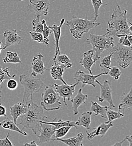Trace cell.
I'll return each instance as SVG.
<instances>
[{
	"label": "cell",
	"instance_id": "obj_13",
	"mask_svg": "<svg viewBox=\"0 0 132 146\" xmlns=\"http://www.w3.org/2000/svg\"><path fill=\"white\" fill-rule=\"evenodd\" d=\"M39 123H40L41 129L40 134L37 136L39 139V143L40 145L50 142L51 137L55 133L56 129L53 125L47 124L44 121H39Z\"/></svg>",
	"mask_w": 132,
	"mask_h": 146
},
{
	"label": "cell",
	"instance_id": "obj_39",
	"mask_svg": "<svg viewBox=\"0 0 132 146\" xmlns=\"http://www.w3.org/2000/svg\"><path fill=\"white\" fill-rule=\"evenodd\" d=\"M18 86V82L13 78L9 79L7 83V87L10 90H15Z\"/></svg>",
	"mask_w": 132,
	"mask_h": 146
},
{
	"label": "cell",
	"instance_id": "obj_15",
	"mask_svg": "<svg viewBox=\"0 0 132 146\" xmlns=\"http://www.w3.org/2000/svg\"><path fill=\"white\" fill-rule=\"evenodd\" d=\"M112 127H113V124L111 121L107 124L105 123L101 124L97 128H94L93 131H92L91 132H88L87 130L86 131L87 139L89 141H91L96 136H98V135H100L102 137H103L105 135V134H106L109 129Z\"/></svg>",
	"mask_w": 132,
	"mask_h": 146
},
{
	"label": "cell",
	"instance_id": "obj_19",
	"mask_svg": "<svg viewBox=\"0 0 132 146\" xmlns=\"http://www.w3.org/2000/svg\"><path fill=\"white\" fill-rule=\"evenodd\" d=\"M65 69L66 68L65 65L54 61V64L52 65L50 69L51 75L54 80H60L62 82L63 84H66L67 83L62 78L63 73Z\"/></svg>",
	"mask_w": 132,
	"mask_h": 146
},
{
	"label": "cell",
	"instance_id": "obj_7",
	"mask_svg": "<svg viewBox=\"0 0 132 146\" xmlns=\"http://www.w3.org/2000/svg\"><path fill=\"white\" fill-rule=\"evenodd\" d=\"M110 53L112 54L111 59L122 68L125 69L132 64V47L123 46L118 43L113 46Z\"/></svg>",
	"mask_w": 132,
	"mask_h": 146
},
{
	"label": "cell",
	"instance_id": "obj_10",
	"mask_svg": "<svg viewBox=\"0 0 132 146\" xmlns=\"http://www.w3.org/2000/svg\"><path fill=\"white\" fill-rule=\"evenodd\" d=\"M79 83L76 82V83L72 85H68L67 84H63L62 85H58L56 83L54 84V87L57 93L58 94L60 97L63 98V102H64L65 106H67L66 99L70 101L72 98L73 94L75 92L76 87Z\"/></svg>",
	"mask_w": 132,
	"mask_h": 146
},
{
	"label": "cell",
	"instance_id": "obj_26",
	"mask_svg": "<svg viewBox=\"0 0 132 146\" xmlns=\"http://www.w3.org/2000/svg\"><path fill=\"white\" fill-rule=\"evenodd\" d=\"M111 57H112V54L110 53V54L107 55L106 56H105L103 57L100 62L99 66L101 69L102 70L103 73H105L106 75L108 74V73L111 68L110 65L111 63Z\"/></svg>",
	"mask_w": 132,
	"mask_h": 146
},
{
	"label": "cell",
	"instance_id": "obj_29",
	"mask_svg": "<svg viewBox=\"0 0 132 146\" xmlns=\"http://www.w3.org/2000/svg\"><path fill=\"white\" fill-rule=\"evenodd\" d=\"M58 63L62 64L65 66L66 69L71 68L73 66V63L71 60L66 55H57L56 58L54 60Z\"/></svg>",
	"mask_w": 132,
	"mask_h": 146
},
{
	"label": "cell",
	"instance_id": "obj_6",
	"mask_svg": "<svg viewBox=\"0 0 132 146\" xmlns=\"http://www.w3.org/2000/svg\"><path fill=\"white\" fill-rule=\"evenodd\" d=\"M60 98L54 86H46L41 95L40 105L43 110L48 111L57 110L61 106Z\"/></svg>",
	"mask_w": 132,
	"mask_h": 146
},
{
	"label": "cell",
	"instance_id": "obj_16",
	"mask_svg": "<svg viewBox=\"0 0 132 146\" xmlns=\"http://www.w3.org/2000/svg\"><path fill=\"white\" fill-rule=\"evenodd\" d=\"M65 21V19L62 18L60 21V24L59 25H57L56 24H54L52 26H48V27L52 30V32L54 35V44L55 46V53L54 57L53 58V61L56 58L57 55H60L61 51L59 47V40L61 33V27L62 25L64 24Z\"/></svg>",
	"mask_w": 132,
	"mask_h": 146
},
{
	"label": "cell",
	"instance_id": "obj_14",
	"mask_svg": "<svg viewBox=\"0 0 132 146\" xmlns=\"http://www.w3.org/2000/svg\"><path fill=\"white\" fill-rule=\"evenodd\" d=\"M43 57V55L39 54L33 57L31 67L32 70L31 75L36 77L38 74L43 75L44 73V71L47 70V68L44 66L43 61L42 60Z\"/></svg>",
	"mask_w": 132,
	"mask_h": 146
},
{
	"label": "cell",
	"instance_id": "obj_18",
	"mask_svg": "<svg viewBox=\"0 0 132 146\" xmlns=\"http://www.w3.org/2000/svg\"><path fill=\"white\" fill-rule=\"evenodd\" d=\"M88 99V95L84 94L82 93V88H80L75 97H74L71 102L72 103V109L74 115H76L78 113V108L79 106L86 102Z\"/></svg>",
	"mask_w": 132,
	"mask_h": 146
},
{
	"label": "cell",
	"instance_id": "obj_24",
	"mask_svg": "<svg viewBox=\"0 0 132 146\" xmlns=\"http://www.w3.org/2000/svg\"><path fill=\"white\" fill-rule=\"evenodd\" d=\"M0 127L5 129L17 131L25 136L27 135V133L26 132L23 131L21 130H20V128H18V126L16 125V124L8 117H7L2 121L0 122Z\"/></svg>",
	"mask_w": 132,
	"mask_h": 146
},
{
	"label": "cell",
	"instance_id": "obj_45",
	"mask_svg": "<svg viewBox=\"0 0 132 146\" xmlns=\"http://www.w3.org/2000/svg\"><path fill=\"white\" fill-rule=\"evenodd\" d=\"M2 42H0V54H1V50H2V47H1V44H2Z\"/></svg>",
	"mask_w": 132,
	"mask_h": 146
},
{
	"label": "cell",
	"instance_id": "obj_47",
	"mask_svg": "<svg viewBox=\"0 0 132 146\" xmlns=\"http://www.w3.org/2000/svg\"><path fill=\"white\" fill-rule=\"evenodd\" d=\"M1 97V94H0V97Z\"/></svg>",
	"mask_w": 132,
	"mask_h": 146
},
{
	"label": "cell",
	"instance_id": "obj_34",
	"mask_svg": "<svg viewBox=\"0 0 132 146\" xmlns=\"http://www.w3.org/2000/svg\"><path fill=\"white\" fill-rule=\"evenodd\" d=\"M32 25L33 32L42 33L43 30V25L42 22L40 21V17L37 16V18L32 20Z\"/></svg>",
	"mask_w": 132,
	"mask_h": 146
},
{
	"label": "cell",
	"instance_id": "obj_40",
	"mask_svg": "<svg viewBox=\"0 0 132 146\" xmlns=\"http://www.w3.org/2000/svg\"><path fill=\"white\" fill-rule=\"evenodd\" d=\"M10 134V130L9 131L5 138L0 139V146H13L14 144L9 139V137Z\"/></svg>",
	"mask_w": 132,
	"mask_h": 146
},
{
	"label": "cell",
	"instance_id": "obj_22",
	"mask_svg": "<svg viewBox=\"0 0 132 146\" xmlns=\"http://www.w3.org/2000/svg\"><path fill=\"white\" fill-rule=\"evenodd\" d=\"M119 112H124L125 109L132 110V91L131 89L128 93H124L121 97V103L118 106Z\"/></svg>",
	"mask_w": 132,
	"mask_h": 146
},
{
	"label": "cell",
	"instance_id": "obj_36",
	"mask_svg": "<svg viewBox=\"0 0 132 146\" xmlns=\"http://www.w3.org/2000/svg\"><path fill=\"white\" fill-rule=\"evenodd\" d=\"M108 74L112 76L115 80H118L121 75V73L118 67L113 66L110 68Z\"/></svg>",
	"mask_w": 132,
	"mask_h": 146
},
{
	"label": "cell",
	"instance_id": "obj_23",
	"mask_svg": "<svg viewBox=\"0 0 132 146\" xmlns=\"http://www.w3.org/2000/svg\"><path fill=\"white\" fill-rule=\"evenodd\" d=\"M92 112L87 111L82 113L78 120L76 122V126H82L86 128L87 130L90 129V124L91 123Z\"/></svg>",
	"mask_w": 132,
	"mask_h": 146
},
{
	"label": "cell",
	"instance_id": "obj_8",
	"mask_svg": "<svg viewBox=\"0 0 132 146\" xmlns=\"http://www.w3.org/2000/svg\"><path fill=\"white\" fill-rule=\"evenodd\" d=\"M50 6V0H29L27 10L29 13L40 17L47 15Z\"/></svg>",
	"mask_w": 132,
	"mask_h": 146
},
{
	"label": "cell",
	"instance_id": "obj_20",
	"mask_svg": "<svg viewBox=\"0 0 132 146\" xmlns=\"http://www.w3.org/2000/svg\"><path fill=\"white\" fill-rule=\"evenodd\" d=\"M84 139V134L83 133H79L75 137L68 139L55 138L51 139L50 141H58L61 142L67 146H83V140Z\"/></svg>",
	"mask_w": 132,
	"mask_h": 146
},
{
	"label": "cell",
	"instance_id": "obj_42",
	"mask_svg": "<svg viewBox=\"0 0 132 146\" xmlns=\"http://www.w3.org/2000/svg\"><path fill=\"white\" fill-rule=\"evenodd\" d=\"M126 140H128V142H129V146H132V136L131 135H128L126 137Z\"/></svg>",
	"mask_w": 132,
	"mask_h": 146
},
{
	"label": "cell",
	"instance_id": "obj_43",
	"mask_svg": "<svg viewBox=\"0 0 132 146\" xmlns=\"http://www.w3.org/2000/svg\"><path fill=\"white\" fill-rule=\"evenodd\" d=\"M24 146H37V144L34 141H31L29 143H26L24 144Z\"/></svg>",
	"mask_w": 132,
	"mask_h": 146
},
{
	"label": "cell",
	"instance_id": "obj_11",
	"mask_svg": "<svg viewBox=\"0 0 132 146\" xmlns=\"http://www.w3.org/2000/svg\"><path fill=\"white\" fill-rule=\"evenodd\" d=\"M103 75H106L105 73H101L96 75L92 74H88L80 70L76 72L74 75V79L76 82L82 83V88H84L86 85L92 86L94 87H96V80L97 78Z\"/></svg>",
	"mask_w": 132,
	"mask_h": 146
},
{
	"label": "cell",
	"instance_id": "obj_12",
	"mask_svg": "<svg viewBox=\"0 0 132 146\" xmlns=\"http://www.w3.org/2000/svg\"><path fill=\"white\" fill-rule=\"evenodd\" d=\"M21 31H17L16 29H7L3 33L4 45L2 47V50H5L11 46H14L20 44L22 41V38L18 35Z\"/></svg>",
	"mask_w": 132,
	"mask_h": 146
},
{
	"label": "cell",
	"instance_id": "obj_2",
	"mask_svg": "<svg viewBox=\"0 0 132 146\" xmlns=\"http://www.w3.org/2000/svg\"><path fill=\"white\" fill-rule=\"evenodd\" d=\"M113 10L111 18L108 21L106 34L113 36L132 35V24L127 18V11H123L119 5Z\"/></svg>",
	"mask_w": 132,
	"mask_h": 146
},
{
	"label": "cell",
	"instance_id": "obj_9",
	"mask_svg": "<svg viewBox=\"0 0 132 146\" xmlns=\"http://www.w3.org/2000/svg\"><path fill=\"white\" fill-rule=\"evenodd\" d=\"M96 83H98V84L100 87L101 90V95L98 97V101L100 102H103V101H107L110 106L109 108L113 109L115 108V105L113 104L112 96V90L110 87V82L107 80H105L103 83L101 84L98 80H96Z\"/></svg>",
	"mask_w": 132,
	"mask_h": 146
},
{
	"label": "cell",
	"instance_id": "obj_41",
	"mask_svg": "<svg viewBox=\"0 0 132 146\" xmlns=\"http://www.w3.org/2000/svg\"><path fill=\"white\" fill-rule=\"evenodd\" d=\"M6 116V109L3 105L0 103V117Z\"/></svg>",
	"mask_w": 132,
	"mask_h": 146
},
{
	"label": "cell",
	"instance_id": "obj_27",
	"mask_svg": "<svg viewBox=\"0 0 132 146\" xmlns=\"http://www.w3.org/2000/svg\"><path fill=\"white\" fill-rule=\"evenodd\" d=\"M55 119L56 118H55L52 121H46L44 122L53 125L56 129L62 127H65V126H71L72 127H74L76 129H78V127L76 125V122H73L71 121H63L61 119H59L58 121H55Z\"/></svg>",
	"mask_w": 132,
	"mask_h": 146
},
{
	"label": "cell",
	"instance_id": "obj_32",
	"mask_svg": "<svg viewBox=\"0 0 132 146\" xmlns=\"http://www.w3.org/2000/svg\"><path fill=\"white\" fill-rule=\"evenodd\" d=\"M42 23L43 25V41L44 43L46 45H48L49 44V39L48 37L50 36V35L52 33V30L48 27V26L47 25L46 20L44 19L42 20Z\"/></svg>",
	"mask_w": 132,
	"mask_h": 146
},
{
	"label": "cell",
	"instance_id": "obj_5",
	"mask_svg": "<svg viewBox=\"0 0 132 146\" xmlns=\"http://www.w3.org/2000/svg\"><path fill=\"white\" fill-rule=\"evenodd\" d=\"M19 81L24 89L22 103L25 105L28 104L30 96L40 91L44 84L40 79L24 74L20 76Z\"/></svg>",
	"mask_w": 132,
	"mask_h": 146
},
{
	"label": "cell",
	"instance_id": "obj_44",
	"mask_svg": "<svg viewBox=\"0 0 132 146\" xmlns=\"http://www.w3.org/2000/svg\"><path fill=\"white\" fill-rule=\"evenodd\" d=\"M125 141H126V138H125L124 140H123L122 141H121L120 142H117L116 143L114 144V145H113V146H122V145H123V143H124V142Z\"/></svg>",
	"mask_w": 132,
	"mask_h": 146
},
{
	"label": "cell",
	"instance_id": "obj_25",
	"mask_svg": "<svg viewBox=\"0 0 132 146\" xmlns=\"http://www.w3.org/2000/svg\"><path fill=\"white\" fill-rule=\"evenodd\" d=\"M108 108H109V106H102L96 102L91 101V110L92 112H94V116L97 115H100L102 117L107 119L106 111Z\"/></svg>",
	"mask_w": 132,
	"mask_h": 146
},
{
	"label": "cell",
	"instance_id": "obj_37",
	"mask_svg": "<svg viewBox=\"0 0 132 146\" xmlns=\"http://www.w3.org/2000/svg\"><path fill=\"white\" fill-rule=\"evenodd\" d=\"M117 37L119 38V40L118 42L119 44L127 47H132V43L128 40L127 35H122L117 36Z\"/></svg>",
	"mask_w": 132,
	"mask_h": 146
},
{
	"label": "cell",
	"instance_id": "obj_28",
	"mask_svg": "<svg viewBox=\"0 0 132 146\" xmlns=\"http://www.w3.org/2000/svg\"><path fill=\"white\" fill-rule=\"evenodd\" d=\"M3 61L4 63H13L18 64L21 63L20 58L17 53L13 52L10 51H7L6 53L5 57L3 58Z\"/></svg>",
	"mask_w": 132,
	"mask_h": 146
},
{
	"label": "cell",
	"instance_id": "obj_17",
	"mask_svg": "<svg viewBox=\"0 0 132 146\" xmlns=\"http://www.w3.org/2000/svg\"><path fill=\"white\" fill-rule=\"evenodd\" d=\"M94 55V50H89L83 54V57L80 60L79 64L83 66L85 69L88 71L90 74H92L91 68L92 66H95L93 57Z\"/></svg>",
	"mask_w": 132,
	"mask_h": 146
},
{
	"label": "cell",
	"instance_id": "obj_4",
	"mask_svg": "<svg viewBox=\"0 0 132 146\" xmlns=\"http://www.w3.org/2000/svg\"><path fill=\"white\" fill-rule=\"evenodd\" d=\"M65 24L70 28V32L76 39H80L82 36L88 32L91 29L100 25V23H96L94 20L79 18L73 15L70 20L65 21Z\"/></svg>",
	"mask_w": 132,
	"mask_h": 146
},
{
	"label": "cell",
	"instance_id": "obj_3",
	"mask_svg": "<svg viewBox=\"0 0 132 146\" xmlns=\"http://www.w3.org/2000/svg\"><path fill=\"white\" fill-rule=\"evenodd\" d=\"M86 42L91 44L94 51V64L100 58L105 50L110 52L115 46V42L113 36H110L106 33L103 35H97L91 33L90 36L86 39Z\"/></svg>",
	"mask_w": 132,
	"mask_h": 146
},
{
	"label": "cell",
	"instance_id": "obj_31",
	"mask_svg": "<svg viewBox=\"0 0 132 146\" xmlns=\"http://www.w3.org/2000/svg\"><path fill=\"white\" fill-rule=\"evenodd\" d=\"M106 115L107 117L108 121L105 122V123L107 124L110 122L113 121L114 120H116L117 119H120L121 117H123L124 116V113H121L120 112H116L114 111L110 108H108L106 111Z\"/></svg>",
	"mask_w": 132,
	"mask_h": 146
},
{
	"label": "cell",
	"instance_id": "obj_35",
	"mask_svg": "<svg viewBox=\"0 0 132 146\" xmlns=\"http://www.w3.org/2000/svg\"><path fill=\"white\" fill-rule=\"evenodd\" d=\"M91 2L94 9V20L95 21L98 17V11L100 7L102 5H106L107 4L102 2V0H91Z\"/></svg>",
	"mask_w": 132,
	"mask_h": 146
},
{
	"label": "cell",
	"instance_id": "obj_1",
	"mask_svg": "<svg viewBox=\"0 0 132 146\" xmlns=\"http://www.w3.org/2000/svg\"><path fill=\"white\" fill-rule=\"evenodd\" d=\"M27 106V112L20 116L19 125L23 126V129H31L34 134L38 135L41 129L39 121L47 120V117L44 115L43 108L33 102V94L30 96Z\"/></svg>",
	"mask_w": 132,
	"mask_h": 146
},
{
	"label": "cell",
	"instance_id": "obj_21",
	"mask_svg": "<svg viewBox=\"0 0 132 146\" xmlns=\"http://www.w3.org/2000/svg\"><path fill=\"white\" fill-rule=\"evenodd\" d=\"M27 105H25L22 102L16 104L10 107V115L13 119V121L15 124H17L18 118L23 114H24L27 112Z\"/></svg>",
	"mask_w": 132,
	"mask_h": 146
},
{
	"label": "cell",
	"instance_id": "obj_33",
	"mask_svg": "<svg viewBox=\"0 0 132 146\" xmlns=\"http://www.w3.org/2000/svg\"><path fill=\"white\" fill-rule=\"evenodd\" d=\"M72 128L71 126H65L62 127L61 128L57 129L55 130L56 134L54 135L55 138H61L65 136L69 131L70 130V129Z\"/></svg>",
	"mask_w": 132,
	"mask_h": 146
},
{
	"label": "cell",
	"instance_id": "obj_30",
	"mask_svg": "<svg viewBox=\"0 0 132 146\" xmlns=\"http://www.w3.org/2000/svg\"><path fill=\"white\" fill-rule=\"evenodd\" d=\"M10 68H2L1 65H0V86L1 84L3 83L4 80H9L11 78H15L17 75L15 74L13 75H11L9 73ZM1 90L0 89V94H1Z\"/></svg>",
	"mask_w": 132,
	"mask_h": 146
},
{
	"label": "cell",
	"instance_id": "obj_46",
	"mask_svg": "<svg viewBox=\"0 0 132 146\" xmlns=\"http://www.w3.org/2000/svg\"><path fill=\"white\" fill-rule=\"evenodd\" d=\"M20 1H24V0H19Z\"/></svg>",
	"mask_w": 132,
	"mask_h": 146
},
{
	"label": "cell",
	"instance_id": "obj_38",
	"mask_svg": "<svg viewBox=\"0 0 132 146\" xmlns=\"http://www.w3.org/2000/svg\"><path fill=\"white\" fill-rule=\"evenodd\" d=\"M29 34L31 36L32 39L33 40L37 41L40 43H44L42 33L33 31V32H29Z\"/></svg>",
	"mask_w": 132,
	"mask_h": 146
}]
</instances>
